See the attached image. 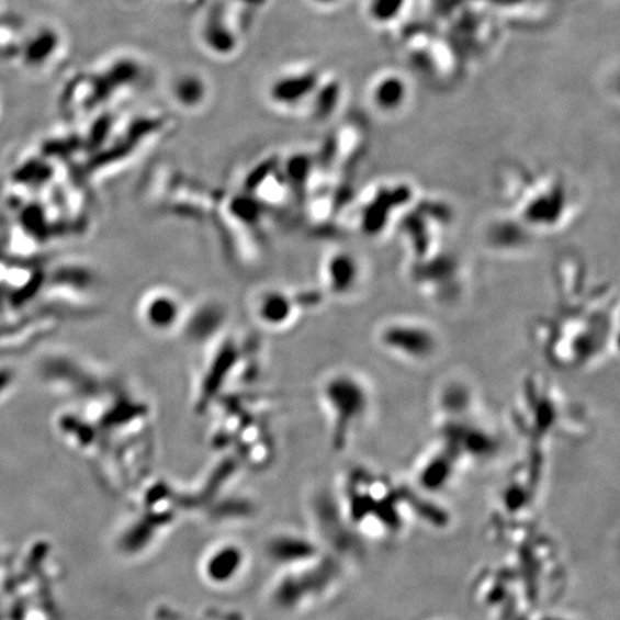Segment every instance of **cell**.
<instances>
[{
  "label": "cell",
  "instance_id": "cell-8",
  "mask_svg": "<svg viewBox=\"0 0 620 620\" xmlns=\"http://www.w3.org/2000/svg\"><path fill=\"white\" fill-rule=\"evenodd\" d=\"M409 279L431 301L449 303L463 291L465 268L459 255L441 249L430 258L409 262Z\"/></svg>",
  "mask_w": 620,
  "mask_h": 620
},
{
  "label": "cell",
  "instance_id": "cell-9",
  "mask_svg": "<svg viewBox=\"0 0 620 620\" xmlns=\"http://www.w3.org/2000/svg\"><path fill=\"white\" fill-rule=\"evenodd\" d=\"M326 292L337 300H352L365 291L368 284L367 260L358 251L338 247L330 251L322 266Z\"/></svg>",
  "mask_w": 620,
  "mask_h": 620
},
{
  "label": "cell",
  "instance_id": "cell-14",
  "mask_svg": "<svg viewBox=\"0 0 620 620\" xmlns=\"http://www.w3.org/2000/svg\"><path fill=\"white\" fill-rule=\"evenodd\" d=\"M314 2L319 4H325V7H329V4H335L339 2V0H314Z\"/></svg>",
  "mask_w": 620,
  "mask_h": 620
},
{
  "label": "cell",
  "instance_id": "cell-5",
  "mask_svg": "<svg viewBox=\"0 0 620 620\" xmlns=\"http://www.w3.org/2000/svg\"><path fill=\"white\" fill-rule=\"evenodd\" d=\"M374 339L386 357L407 367L430 365L442 351L440 330L431 322L414 315L382 319L375 328Z\"/></svg>",
  "mask_w": 620,
  "mask_h": 620
},
{
  "label": "cell",
  "instance_id": "cell-2",
  "mask_svg": "<svg viewBox=\"0 0 620 620\" xmlns=\"http://www.w3.org/2000/svg\"><path fill=\"white\" fill-rule=\"evenodd\" d=\"M580 414L562 390L542 374L525 377L512 408L516 427L530 441L531 449L538 450H543L545 441L576 427Z\"/></svg>",
  "mask_w": 620,
  "mask_h": 620
},
{
  "label": "cell",
  "instance_id": "cell-1",
  "mask_svg": "<svg viewBox=\"0 0 620 620\" xmlns=\"http://www.w3.org/2000/svg\"><path fill=\"white\" fill-rule=\"evenodd\" d=\"M534 338L556 370L576 372L618 351V300L609 288L559 292L554 314L534 324Z\"/></svg>",
  "mask_w": 620,
  "mask_h": 620
},
{
  "label": "cell",
  "instance_id": "cell-13",
  "mask_svg": "<svg viewBox=\"0 0 620 620\" xmlns=\"http://www.w3.org/2000/svg\"><path fill=\"white\" fill-rule=\"evenodd\" d=\"M408 0H365L368 20L377 26H390L403 18Z\"/></svg>",
  "mask_w": 620,
  "mask_h": 620
},
{
  "label": "cell",
  "instance_id": "cell-12",
  "mask_svg": "<svg viewBox=\"0 0 620 620\" xmlns=\"http://www.w3.org/2000/svg\"><path fill=\"white\" fill-rule=\"evenodd\" d=\"M293 297L283 293H270L260 300V318L270 325H286L295 315L296 306Z\"/></svg>",
  "mask_w": 620,
  "mask_h": 620
},
{
  "label": "cell",
  "instance_id": "cell-4",
  "mask_svg": "<svg viewBox=\"0 0 620 620\" xmlns=\"http://www.w3.org/2000/svg\"><path fill=\"white\" fill-rule=\"evenodd\" d=\"M511 216L536 236L562 232L576 216V202L566 183L542 177L526 183L510 200Z\"/></svg>",
  "mask_w": 620,
  "mask_h": 620
},
{
  "label": "cell",
  "instance_id": "cell-6",
  "mask_svg": "<svg viewBox=\"0 0 620 620\" xmlns=\"http://www.w3.org/2000/svg\"><path fill=\"white\" fill-rule=\"evenodd\" d=\"M452 217V208L440 200H415L395 227L409 262H419L442 249Z\"/></svg>",
  "mask_w": 620,
  "mask_h": 620
},
{
  "label": "cell",
  "instance_id": "cell-7",
  "mask_svg": "<svg viewBox=\"0 0 620 620\" xmlns=\"http://www.w3.org/2000/svg\"><path fill=\"white\" fill-rule=\"evenodd\" d=\"M417 200L408 184H381L370 191L357 207V228L367 237H381L395 228Z\"/></svg>",
  "mask_w": 620,
  "mask_h": 620
},
{
  "label": "cell",
  "instance_id": "cell-11",
  "mask_svg": "<svg viewBox=\"0 0 620 620\" xmlns=\"http://www.w3.org/2000/svg\"><path fill=\"white\" fill-rule=\"evenodd\" d=\"M534 233L510 216L496 218L487 228V245L489 249L500 253H519L527 251L533 245Z\"/></svg>",
  "mask_w": 620,
  "mask_h": 620
},
{
  "label": "cell",
  "instance_id": "cell-10",
  "mask_svg": "<svg viewBox=\"0 0 620 620\" xmlns=\"http://www.w3.org/2000/svg\"><path fill=\"white\" fill-rule=\"evenodd\" d=\"M368 98L376 113L398 114L408 102V81L398 72H382L372 81Z\"/></svg>",
  "mask_w": 620,
  "mask_h": 620
},
{
  "label": "cell",
  "instance_id": "cell-3",
  "mask_svg": "<svg viewBox=\"0 0 620 620\" xmlns=\"http://www.w3.org/2000/svg\"><path fill=\"white\" fill-rule=\"evenodd\" d=\"M319 401L329 419L335 446L347 447L370 421L375 390L362 372L340 368L320 382Z\"/></svg>",
  "mask_w": 620,
  "mask_h": 620
}]
</instances>
